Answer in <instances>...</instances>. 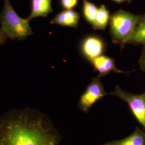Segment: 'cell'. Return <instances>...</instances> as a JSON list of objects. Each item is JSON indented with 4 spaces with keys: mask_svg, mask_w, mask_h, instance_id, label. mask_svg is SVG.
<instances>
[{
    "mask_svg": "<svg viewBox=\"0 0 145 145\" xmlns=\"http://www.w3.org/2000/svg\"><path fill=\"white\" fill-rule=\"evenodd\" d=\"M60 135L46 115L29 108L0 116V145H58Z\"/></svg>",
    "mask_w": 145,
    "mask_h": 145,
    "instance_id": "6da1fadb",
    "label": "cell"
},
{
    "mask_svg": "<svg viewBox=\"0 0 145 145\" xmlns=\"http://www.w3.org/2000/svg\"><path fill=\"white\" fill-rule=\"evenodd\" d=\"M141 18V15L123 10L114 12L110 18V33L112 42L120 45L123 48L132 36Z\"/></svg>",
    "mask_w": 145,
    "mask_h": 145,
    "instance_id": "7a4b0ae2",
    "label": "cell"
},
{
    "mask_svg": "<svg viewBox=\"0 0 145 145\" xmlns=\"http://www.w3.org/2000/svg\"><path fill=\"white\" fill-rule=\"evenodd\" d=\"M0 23L1 29L12 40H24L33 33L29 21L18 16L10 0H4L3 8L0 13Z\"/></svg>",
    "mask_w": 145,
    "mask_h": 145,
    "instance_id": "3957f363",
    "label": "cell"
},
{
    "mask_svg": "<svg viewBox=\"0 0 145 145\" xmlns=\"http://www.w3.org/2000/svg\"><path fill=\"white\" fill-rule=\"evenodd\" d=\"M109 94L119 97L128 104L135 118L145 130V92L140 95H135L116 86L114 91Z\"/></svg>",
    "mask_w": 145,
    "mask_h": 145,
    "instance_id": "277c9868",
    "label": "cell"
},
{
    "mask_svg": "<svg viewBox=\"0 0 145 145\" xmlns=\"http://www.w3.org/2000/svg\"><path fill=\"white\" fill-rule=\"evenodd\" d=\"M106 95L100 78H93L81 95L78 107L83 112L87 113L94 104Z\"/></svg>",
    "mask_w": 145,
    "mask_h": 145,
    "instance_id": "5b68a950",
    "label": "cell"
},
{
    "mask_svg": "<svg viewBox=\"0 0 145 145\" xmlns=\"http://www.w3.org/2000/svg\"><path fill=\"white\" fill-rule=\"evenodd\" d=\"M81 50L83 56L89 60L102 56L105 50V44L99 37L90 36L83 39Z\"/></svg>",
    "mask_w": 145,
    "mask_h": 145,
    "instance_id": "8992f818",
    "label": "cell"
},
{
    "mask_svg": "<svg viewBox=\"0 0 145 145\" xmlns=\"http://www.w3.org/2000/svg\"><path fill=\"white\" fill-rule=\"evenodd\" d=\"M89 61L93 65L95 70L99 72V78L103 77L111 72L117 73H126L117 68L114 59L105 56H100L89 60Z\"/></svg>",
    "mask_w": 145,
    "mask_h": 145,
    "instance_id": "52a82bcc",
    "label": "cell"
},
{
    "mask_svg": "<svg viewBox=\"0 0 145 145\" xmlns=\"http://www.w3.org/2000/svg\"><path fill=\"white\" fill-rule=\"evenodd\" d=\"M80 18V15L77 11L73 9H65L57 14L50 24L77 28Z\"/></svg>",
    "mask_w": 145,
    "mask_h": 145,
    "instance_id": "ba28073f",
    "label": "cell"
},
{
    "mask_svg": "<svg viewBox=\"0 0 145 145\" xmlns=\"http://www.w3.org/2000/svg\"><path fill=\"white\" fill-rule=\"evenodd\" d=\"M52 2V0H31V13L26 19L30 22L37 17H46L53 12Z\"/></svg>",
    "mask_w": 145,
    "mask_h": 145,
    "instance_id": "9c48e42d",
    "label": "cell"
},
{
    "mask_svg": "<svg viewBox=\"0 0 145 145\" xmlns=\"http://www.w3.org/2000/svg\"><path fill=\"white\" fill-rule=\"evenodd\" d=\"M103 145H145V132L137 128L132 135L124 139L107 142Z\"/></svg>",
    "mask_w": 145,
    "mask_h": 145,
    "instance_id": "30bf717a",
    "label": "cell"
},
{
    "mask_svg": "<svg viewBox=\"0 0 145 145\" xmlns=\"http://www.w3.org/2000/svg\"><path fill=\"white\" fill-rule=\"evenodd\" d=\"M142 45L145 46V13L141 16L140 21L136 27L127 44Z\"/></svg>",
    "mask_w": 145,
    "mask_h": 145,
    "instance_id": "8fae6325",
    "label": "cell"
},
{
    "mask_svg": "<svg viewBox=\"0 0 145 145\" xmlns=\"http://www.w3.org/2000/svg\"><path fill=\"white\" fill-rule=\"evenodd\" d=\"M110 12L105 5H101L98 9L95 22L93 25L94 30H105L110 21Z\"/></svg>",
    "mask_w": 145,
    "mask_h": 145,
    "instance_id": "7c38bea8",
    "label": "cell"
},
{
    "mask_svg": "<svg viewBox=\"0 0 145 145\" xmlns=\"http://www.w3.org/2000/svg\"><path fill=\"white\" fill-rule=\"evenodd\" d=\"M98 8L88 0H83L82 12L85 20L91 25H93L97 13Z\"/></svg>",
    "mask_w": 145,
    "mask_h": 145,
    "instance_id": "4fadbf2b",
    "label": "cell"
},
{
    "mask_svg": "<svg viewBox=\"0 0 145 145\" xmlns=\"http://www.w3.org/2000/svg\"><path fill=\"white\" fill-rule=\"evenodd\" d=\"M78 0H60V5L65 9H72L78 5Z\"/></svg>",
    "mask_w": 145,
    "mask_h": 145,
    "instance_id": "5bb4252c",
    "label": "cell"
},
{
    "mask_svg": "<svg viewBox=\"0 0 145 145\" xmlns=\"http://www.w3.org/2000/svg\"><path fill=\"white\" fill-rule=\"evenodd\" d=\"M139 64L141 70L145 72V46L144 47L142 50L141 54L139 60Z\"/></svg>",
    "mask_w": 145,
    "mask_h": 145,
    "instance_id": "9a60e30c",
    "label": "cell"
},
{
    "mask_svg": "<svg viewBox=\"0 0 145 145\" xmlns=\"http://www.w3.org/2000/svg\"><path fill=\"white\" fill-rule=\"evenodd\" d=\"M8 36L3 30L0 28V46L5 44L8 39Z\"/></svg>",
    "mask_w": 145,
    "mask_h": 145,
    "instance_id": "2e32d148",
    "label": "cell"
},
{
    "mask_svg": "<svg viewBox=\"0 0 145 145\" xmlns=\"http://www.w3.org/2000/svg\"><path fill=\"white\" fill-rule=\"evenodd\" d=\"M112 1L117 3H119V4L122 3L124 2L125 1H126V0H112Z\"/></svg>",
    "mask_w": 145,
    "mask_h": 145,
    "instance_id": "e0dca14e",
    "label": "cell"
},
{
    "mask_svg": "<svg viewBox=\"0 0 145 145\" xmlns=\"http://www.w3.org/2000/svg\"><path fill=\"white\" fill-rule=\"evenodd\" d=\"M132 1H133V0H126V1H127V2H128L129 3H130Z\"/></svg>",
    "mask_w": 145,
    "mask_h": 145,
    "instance_id": "ac0fdd59",
    "label": "cell"
}]
</instances>
